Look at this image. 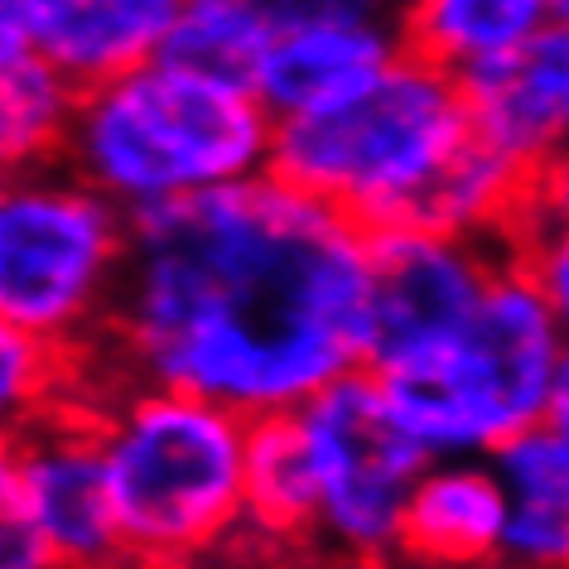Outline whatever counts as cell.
<instances>
[{"label":"cell","instance_id":"1","mask_svg":"<svg viewBox=\"0 0 569 569\" xmlns=\"http://www.w3.org/2000/svg\"><path fill=\"white\" fill-rule=\"evenodd\" d=\"M372 232L276 174L136 218L97 367L247 420L367 367Z\"/></svg>","mask_w":569,"mask_h":569},{"label":"cell","instance_id":"2","mask_svg":"<svg viewBox=\"0 0 569 569\" xmlns=\"http://www.w3.org/2000/svg\"><path fill=\"white\" fill-rule=\"evenodd\" d=\"M78 401L102 435L131 565H203L251 531V420L193 391L117 377L82 358Z\"/></svg>","mask_w":569,"mask_h":569},{"label":"cell","instance_id":"3","mask_svg":"<svg viewBox=\"0 0 569 569\" xmlns=\"http://www.w3.org/2000/svg\"><path fill=\"white\" fill-rule=\"evenodd\" d=\"M276 117L247 82L160 59L82 92L63 164L131 218L270 174Z\"/></svg>","mask_w":569,"mask_h":569},{"label":"cell","instance_id":"4","mask_svg":"<svg viewBox=\"0 0 569 569\" xmlns=\"http://www.w3.org/2000/svg\"><path fill=\"white\" fill-rule=\"evenodd\" d=\"M473 140L463 78L401 49L348 97L280 121L270 174L367 232L420 227L435 189Z\"/></svg>","mask_w":569,"mask_h":569},{"label":"cell","instance_id":"5","mask_svg":"<svg viewBox=\"0 0 569 569\" xmlns=\"http://www.w3.org/2000/svg\"><path fill=\"white\" fill-rule=\"evenodd\" d=\"M569 338L536 280L507 251L478 315L430 358L372 372L396 416L430 459H492L517 435L550 420Z\"/></svg>","mask_w":569,"mask_h":569},{"label":"cell","instance_id":"6","mask_svg":"<svg viewBox=\"0 0 569 569\" xmlns=\"http://www.w3.org/2000/svg\"><path fill=\"white\" fill-rule=\"evenodd\" d=\"M136 218L68 164L6 174L0 189V329L92 358L121 295Z\"/></svg>","mask_w":569,"mask_h":569},{"label":"cell","instance_id":"7","mask_svg":"<svg viewBox=\"0 0 569 569\" xmlns=\"http://www.w3.org/2000/svg\"><path fill=\"white\" fill-rule=\"evenodd\" d=\"M319 463V526L315 550L401 560L406 507L430 463L406 430L381 381L352 372L295 410Z\"/></svg>","mask_w":569,"mask_h":569},{"label":"cell","instance_id":"8","mask_svg":"<svg viewBox=\"0 0 569 569\" xmlns=\"http://www.w3.org/2000/svg\"><path fill=\"white\" fill-rule=\"evenodd\" d=\"M0 507L20 511L44 536L59 569H131L102 435L78 396L6 430Z\"/></svg>","mask_w":569,"mask_h":569},{"label":"cell","instance_id":"9","mask_svg":"<svg viewBox=\"0 0 569 569\" xmlns=\"http://www.w3.org/2000/svg\"><path fill=\"white\" fill-rule=\"evenodd\" d=\"M511 247L473 241L430 227H387L372 232V352L367 367L420 362L445 348L497 280Z\"/></svg>","mask_w":569,"mask_h":569},{"label":"cell","instance_id":"10","mask_svg":"<svg viewBox=\"0 0 569 569\" xmlns=\"http://www.w3.org/2000/svg\"><path fill=\"white\" fill-rule=\"evenodd\" d=\"M183 0H0V44H24L82 92L160 59Z\"/></svg>","mask_w":569,"mask_h":569},{"label":"cell","instance_id":"11","mask_svg":"<svg viewBox=\"0 0 569 569\" xmlns=\"http://www.w3.org/2000/svg\"><path fill=\"white\" fill-rule=\"evenodd\" d=\"M478 140L536 179L569 150V24H546L526 44L463 78Z\"/></svg>","mask_w":569,"mask_h":569},{"label":"cell","instance_id":"12","mask_svg":"<svg viewBox=\"0 0 569 569\" xmlns=\"http://www.w3.org/2000/svg\"><path fill=\"white\" fill-rule=\"evenodd\" d=\"M511 492L492 459H430L410 492L401 565L463 569L502 560Z\"/></svg>","mask_w":569,"mask_h":569},{"label":"cell","instance_id":"13","mask_svg":"<svg viewBox=\"0 0 569 569\" xmlns=\"http://www.w3.org/2000/svg\"><path fill=\"white\" fill-rule=\"evenodd\" d=\"M406 44L396 24H329V30L284 34L266 49L251 92L276 121H290L362 88Z\"/></svg>","mask_w":569,"mask_h":569},{"label":"cell","instance_id":"14","mask_svg":"<svg viewBox=\"0 0 569 569\" xmlns=\"http://www.w3.org/2000/svg\"><path fill=\"white\" fill-rule=\"evenodd\" d=\"M247 502H251V536H261L266 546H276L284 555L315 550L319 463L295 410L251 420Z\"/></svg>","mask_w":569,"mask_h":569},{"label":"cell","instance_id":"15","mask_svg":"<svg viewBox=\"0 0 569 569\" xmlns=\"http://www.w3.org/2000/svg\"><path fill=\"white\" fill-rule=\"evenodd\" d=\"M550 24V0H401V44L453 78L526 44Z\"/></svg>","mask_w":569,"mask_h":569},{"label":"cell","instance_id":"16","mask_svg":"<svg viewBox=\"0 0 569 569\" xmlns=\"http://www.w3.org/2000/svg\"><path fill=\"white\" fill-rule=\"evenodd\" d=\"M78 102L82 88L68 82L44 53L0 44V160H6V174L63 164Z\"/></svg>","mask_w":569,"mask_h":569},{"label":"cell","instance_id":"17","mask_svg":"<svg viewBox=\"0 0 569 569\" xmlns=\"http://www.w3.org/2000/svg\"><path fill=\"white\" fill-rule=\"evenodd\" d=\"M78 381H82V358L44 343L34 333L0 329V410H6V430L73 401Z\"/></svg>","mask_w":569,"mask_h":569},{"label":"cell","instance_id":"18","mask_svg":"<svg viewBox=\"0 0 569 569\" xmlns=\"http://www.w3.org/2000/svg\"><path fill=\"white\" fill-rule=\"evenodd\" d=\"M266 49L284 34L300 30H329V24H396L401 20V0H227Z\"/></svg>","mask_w":569,"mask_h":569},{"label":"cell","instance_id":"19","mask_svg":"<svg viewBox=\"0 0 569 569\" xmlns=\"http://www.w3.org/2000/svg\"><path fill=\"white\" fill-rule=\"evenodd\" d=\"M492 463L511 502H569V439L550 420L502 445Z\"/></svg>","mask_w":569,"mask_h":569},{"label":"cell","instance_id":"20","mask_svg":"<svg viewBox=\"0 0 569 569\" xmlns=\"http://www.w3.org/2000/svg\"><path fill=\"white\" fill-rule=\"evenodd\" d=\"M511 256H517L521 270L536 280L540 300L550 305L560 333L569 338V222L526 212V222L517 227V237H511Z\"/></svg>","mask_w":569,"mask_h":569},{"label":"cell","instance_id":"21","mask_svg":"<svg viewBox=\"0 0 569 569\" xmlns=\"http://www.w3.org/2000/svg\"><path fill=\"white\" fill-rule=\"evenodd\" d=\"M502 560L517 569H569V502H511Z\"/></svg>","mask_w":569,"mask_h":569},{"label":"cell","instance_id":"22","mask_svg":"<svg viewBox=\"0 0 569 569\" xmlns=\"http://www.w3.org/2000/svg\"><path fill=\"white\" fill-rule=\"evenodd\" d=\"M0 569H59L44 536L10 507H0Z\"/></svg>","mask_w":569,"mask_h":569},{"label":"cell","instance_id":"23","mask_svg":"<svg viewBox=\"0 0 569 569\" xmlns=\"http://www.w3.org/2000/svg\"><path fill=\"white\" fill-rule=\"evenodd\" d=\"M300 555H284L276 546H266L261 536H241L232 550H222L218 560H203V565H131V569H290Z\"/></svg>","mask_w":569,"mask_h":569},{"label":"cell","instance_id":"24","mask_svg":"<svg viewBox=\"0 0 569 569\" xmlns=\"http://www.w3.org/2000/svg\"><path fill=\"white\" fill-rule=\"evenodd\" d=\"M531 212L569 222V150L531 179Z\"/></svg>","mask_w":569,"mask_h":569},{"label":"cell","instance_id":"25","mask_svg":"<svg viewBox=\"0 0 569 569\" xmlns=\"http://www.w3.org/2000/svg\"><path fill=\"white\" fill-rule=\"evenodd\" d=\"M290 569H410L401 560H362V555H329V550H305Z\"/></svg>","mask_w":569,"mask_h":569},{"label":"cell","instance_id":"26","mask_svg":"<svg viewBox=\"0 0 569 569\" xmlns=\"http://www.w3.org/2000/svg\"><path fill=\"white\" fill-rule=\"evenodd\" d=\"M550 425L569 439V358L560 367V387H555V401H550Z\"/></svg>","mask_w":569,"mask_h":569},{"label":"cell","instance_id":"27","mask_svg":"<svg viewBox=\"0 0 569 569\" xmlns=\"http://www.w3.org/2000/svg\"><path fill=\"white\" fill-rule=\"evenodd\" d=\"M550 20L555 24H569V0H550Z\"/></svg>","mask_w":569,"mask_h":569},{"label":"cell","instance_id":"28","mask_svg":"<svg viewBox=\"0 0 569 569\" xmlns=\"http://www.w3.org/2000/svg\"><path fill=\"white\" fill-rule=\"evenodd\" d=\"M463 569H517V565H507V560H488V565H463Z\"/></svg>","mask_w":569,"mask_h":569}]
</instances>
